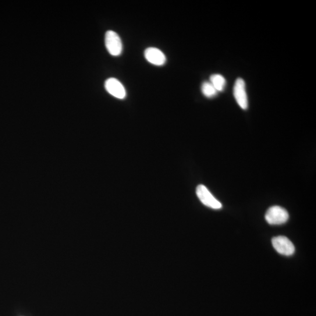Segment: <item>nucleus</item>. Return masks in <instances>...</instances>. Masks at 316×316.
Returning <instances> with one entry per match:
<instances>
[{
  "mask_svg": "<svg viewBox=\"0 0 316 316\" xmlns=\"http://www.w3.org/2000/svg\"><path fill=\"white\" fill-rule=\"evenodd\" d=\"M289 219V213L286 209L275 205L270 207L265 214V220L269 225H280Z\"/></svg>",
  "mask_w": 316,
  "mask_h": 316,
  "instance_id": "1",
  "label": "nucleus"
},
{
  "mask_svg": "<svg viewBox=\"0 0 316 316\" xmlns=\"http://www.w3.org/2000/svg\"><path fill=\"white\" fill-rule=\"evenodd\" d=\"M234 95L238 104L243 110H247L248 106L246 83L241 78H238L234 86Z\"/></svg>",
  "mask_w": 316,
  "mask_h": 316,
  "instance_id": "5",
  "label": "nucleus"
},
{
  "mask_svg": "<svg viewBox=\"0 0 316 316\" xmlns=\"http://www.w3.org/2000/svg\"><path fill=\"white\" fill-rule=\"evenodd\" d=\"M105 44L110 55L119 56L123 51V44L119 35L116 32L109 31L105 36Z\"/></svg>",
  "mask_w": 316,
  "mask_h": 316,
  "instance_id": "2",
  "label": "nucleus"
},
{
  "mask_svg": "<svg viewBox=\"0 0 316 316\" xmlns=\"http://www.w3.org/2000/svg\"><path fill=\"white\" fill-rule=\"evenodd\" d=\"M272 246L275 250L280 254L290 256L295 251L294 245L287 237L278 236L273 238L272 240Z\"/></svg>",
  "mask_w": 316,
  "mask_h": 316,
  "instance_id": "4",
  "label": "nucleus"
},
{
  "mask_svg": "<svg viewBox=\"0 0 316 316\" xmlns=\"http://www.w3.org/2000/svg\"><path fill=\"white\" fill-rule=\"evenodd\" d=\"M105 88L113 96L124 99L126 96V91L123 84L115 78H110L105 82Z\"/></svg>",
  "mask_w": 316,
  "mask_h": 316,
  "instance_id": "6",
  "label": "nucleus"
},
{
  "mask_svg": "<svg viewBox=\"0 0 316 316\" xmlns=\"http://www.w3.org/2000/svg\"><path fill=\"white\" fill-rule=\"evenodd\" d=\"M196 194L201 203L206 206L216 209V210L222 208V204L213 196L210 191L205 186L202 184L198 185L196 189Z\"/></svg>",
  "mask_w": 316,
  "mask_h": 316,
  "instance_id": "3",
  "label": "nucleus"
},
{
  "mask_svg": "<svg viewBox=\"0 0 316 316\" xmlns=\"http://www.w3.org/2000/svg\"><path fill=\"white\" fill-rule=\"evenodd\" d=\"M210 82L215 87L217 91H222L226 87V80L221 74H215L210 76Z\"/></svg>",
  "mask_w": 316,
  "mask_h": 316,
  "instance_id": "8",
  "label": "nucleus"
},
{
  "mask_svg": "<svg viewBox=\"0 0 316 316\" xmlns=\"http://www.w3.org/2000/svg\"><path fill=\"white\" fill-rule=\"evenodd\" d=\"M201 91L204 96L208 98L215 97L218 94V91L216 89L210 81H204L201 85Z\"/></svg>",
  "mask_w": 316,
  "mask_h": 316,
  "instance_id": "9",
  "label": "nucleus"
},
{
  "mask_svg": "<svg viewBox=\"0 0 316 316\" xmlns=\"http://www.w3.org/2000/svg\"><path fill=\"white\" fill-rule=\"evenodd\" d=\"M148 61L155 66H162L166 62V56L161 50L156 48H149L144 53Z\"/></svg>",
  "mask_w": 316,
  "mask_h": 316,
  "instance_id": "7",
  "label": "nucleus"
}]
</instances>
